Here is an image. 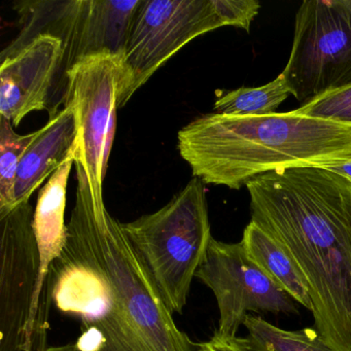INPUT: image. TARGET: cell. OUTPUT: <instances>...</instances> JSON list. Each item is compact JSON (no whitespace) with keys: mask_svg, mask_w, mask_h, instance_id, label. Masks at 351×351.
<instances>
[{"mask_svg":"<svg viewBox=\"0 0 351 351\" xmlns=\"http://www.w3.org/2000/svg\"><path fill=\"white\" fill-rule=\"evenodd\" d=\"M77 168L75 204L64 250L51 267L55 307L79 318L86 351H196L178 328L122 223L96 206L85 170Z\"/></svg>","mask_w":351,"mask_h":351,"instance_id":"1","label":"cell"},{"mask_svg":"<svg viewBox=\"0 0 351 351\" xmlns=\"http://www.w3.org/2000/svg\"><path fill=\"white\" fill-rule=\"evenodd\" d=\"M252 221L297 263L314 328L332 351H351V182L324 168H293L246 184Z\"/></svg>","mask_w":351,"mask_h":351,"instance_id":"2","label":"cell"},{"mask_svg":"<svg viewBox=\"0 0 351 351\" xmlns=\"http://www.w3.org/2000/svg\"><path fill=\"white\" fill-rule=\"evenodd\" d=\"M178 147L203 184L239 190L293 168H326L351 157V126L295 110L266 116L209 114L178 132Z\"/></svg>","mask_w":351,"mask_h":351,"instance_id":"3","label":"cell"},{"mask_svg":"<svg viewBox=\"0 0 351 351\" xmlns=\"http://www.w3.org/2000/svg\"><path fill=\"white\" fill-rule=\"evenodd\" d=\"M122 228L166 306L182 314L213 238L204 184L193 178L165 206Z\"/></svg>","mask_w":351,"mask_h":351,"instance_id":"4","label":"cell"},{"mask_svg":"<svg viewBox=\"0 0 351 351\" xmlns=\"http://www.w3.org/2000/svg\"><path fill=\"white\" fill-rule=\"evenodd\" d=\"M139 3L141 0H50L16 3L21 34L3 55L15 52L40 34H50L62 42L60 71L65 79L75 63L88 57L123 56Z\"/></svg>","mask_w":351,"mask_h":351,"instance_id":"5","label":"cell"},{"mask_svg":"<svg viewBox=\"0 0 351 351\" xmlns=\"http://www.w3.org/2000/svg\"><path fill=\"white\" fill-rule=\"evenodd\" d=\"M281 73L302 106L351 86V0H309L300 5L293 48Z\"/></svg>","mask_w":351,"mask_h":351,"instance_id":"6","label":"cell"},{"mask_svg":"<svg viewBox=\"0 0 351 351\" xmlns=\"http://www.w3.org/2000/svg\"><path fill=\"white\" fill-rule=\"evenodd\" d=\"M223 26L215 0H141L122 56L120 108L186 44Z\"/></svg>","mask_w":351,"mask_h":351,"instance_id":"7","label":"cell"},{"mask_svg":"<svg viewBox=\"0 0 351 351\" xmlns=\"http://www.w3.org/2000/svg\"><path fill=\"white\" fill-rule=\"evenodd\" d=\"M122 56L98 54L75 63L65 75V106H71L79 127L77 165L87 174L96 206L104 205L108 171L122 94Z\"/></svg>","mask_w":351,"mask_h":351,"instance_id":"8","label":"cell"},{"mask_svg":"<svg viewBox=\"0 0 351 351\" xmlns=\"http://www.w3.org/2000/svg\"><path fill=\"white\" fill-rule=\"evenodd\" d=\"M34 213L28 201L0 215V351H34L30 318L40 274Z\"/></svg>","mask_w":351,"mask_h":351,"instance_id":"9","label":"cell"},{"mask_svg":"<svg viewBox=\"0 0 351 351\" xmlns=\"http://www.w3.org/2000/svg\"><path fill=\"white\" fill-rule=\"evenodd\" d=\"M197 278L213 291L219 307L217 332L237 336L250 312L297 313L295 300L250 258L242 242L211 239Z\"/></svg>","mask_w":351,"mask_h":351,"instance_id":"10","label":"cell"},{"mask_svg":"<svg viewBox=\"0 0 351 351\" xmlns=\"http://www.w3.org/2000/svg\"><path fill=\"white\" fill-rule=\"evenodd\" d=\"M3 56L0 67V117L18 127L25 117L46 110L63 60V45L40 34Z\"/></svg>","mask_w":351,"mask_h":351,"instance_id":"11","label":"cell"},{"mask_svg":"<svg viewBox=\"0 0 351 351\" xmlns=\"http://www.w3.org/2000/svg\"><path fill=\"white\" fill-rule=\"evenodd\" d=\"M79 127L71 106L51 116L46 126L22 158L16 180V204L28 202L36 190L49 180L65 161L77 155Z\"/></svg>","mask_w":351,"mask_h":351,"instance_id":"12","label":"cell"},{"mask_svg":"<svg viewBox=\"0 0 351 351\" xmlns=\"http://www.w3.org/2000/svg\"><path fill=\"white\" fill-rule=\"evenodd\" d=\"M250 258L295 302L312 311L309 287L289 252L254 221L246 226L241 240Z\"/></svg>","mask_w":351,"mask_h":351,"instance_id":"13","label":"cell"},{"mask_svg":"<svg viewBox=\"0 0 351 351\" xmlns=\"http://www.w3.org/2000/svg\"><path fill=\"white\" fill-rule=\"evenodd\" d=\"M243 326L247 330L244 341L252 351H332L315 328L282 330L252 314Z\"/></svg>","mask_w":351,"mask_h":351,"instance_id":"14","label":"cell"},{"mask_svg":"<svg viewBox=\"0 0 351 351\" xmlns=\"http://www.w3.org/2000/svg\"><path fill=\"white\" fill-rule=\"evenodd\" d=\"M291 95L282 73L262 87L246 88L228 92L217 98L215 114L227 116H266L275 114Z\"/></svg>","mask_w":351,"mask_h":351,"instance_id":"15","label":"cell"},{"mask_svg":"<svg viewBox=\"0 0 351 351\" xmlns=\"http://www.w3.org/2000/svg\"><path fill=\"white\" fill-rule=\"evenodd\" d=\"M40 130L20 135L8 119L0 117V215L13 210L16 204L17 172L24 154Z\"/></svg>","mask_w":351,"mask_h":351,"instance_id":"16","label":"cell"},{"mask_svg":"<svg viewBox=\"0 0 351 351\" xmlns=\"http://www.w3.org/2000/svg\"><path fill=\"white\" fill-rule=\"evenodd\" d=\"M295 112L351 126V86L324 94L300 106Z\"/></svg>","mask_w":351,"mask_h":351,"instance_id":"17","label":"cell"},{"mask_svg":"<svg viewBox=\"0 0 351 351\" xmlns=\"http://www.w3.org/2000/svg\"><path fill=\"white\" fill-rule=\"evenodd\" d=\"M215 5L225 26L241 28L247 32L261 8L256 0H215Z\"/></svg>","mask_w":351,"mask_h":351,"instance_id":"18","label":"cell"},{"mask_svg":"<svg viewBox=\"0 0 351 351\" xmlns=\"http://www.w3.org/2000/svg\"><path fill=\"white\" fill-rule=\"evenodd\" d=\"M196 351H252L245 344L244 338L225 336L215 330L209 340L196 344Z\"/></svg>","mask_w":351,"mask_h":351,"instance_id":"19","label":"cell"},{"mask_svg":"<svg viewBox=\"0 0 351 351\" xmlns=\"http://www.w3.org/2000/svg\"><path fill=\"white\" fill-rule=\"evenodd\" d=\"M324 169L334 172V173L346 178L347 180L351 182V157L337 162V163L332 164V165L326 166Z\"/></svg>","mask_w":351,"mask_h":351,"instance_id":"20","label":"cell"},{"mask_svg":"<svg viewBox=\"0 0 351 351\" xmlns=\"http://www.w3.org/2000/svg\"><path fill=\"white\" fill-rule=\"evenodd\" d=\"M47 351H86L77 345V343H69L66 345H61V346L48 347Z\"/></svg>","mask_w":351,"mask_h":351,"instance_id":"21","label":"cell"}]
</instances>
